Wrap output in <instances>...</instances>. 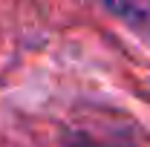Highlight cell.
Returning a JSON list of instances; mask_svg holds the SVG:
<instances>
[{"instance_id": "1", "label": "cell", "mask_w": 150, "mask_h": 147, "mask_svg": "<svg viewBox=\"0 0 150 147\" xmlns=\"http://www.w3.org/2000/svg\"><path fill=\"white\" fill-rule=\"evenodd\" d=\"M75 147H115V144H95V141H78Z\"/></svg>"}]
</instances>
